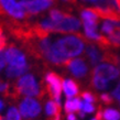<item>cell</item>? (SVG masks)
Here are the masks:
<instances>
[{
	"mask_svg": "<svg viewBox=\"0 0 120 120\" xmlns=\"http://www.w3.org/2000/svg\"><path fill=\"white\" fill-rule=\"evenodd\" d=\"M22 95L23 96H30V97L35 96L39 99H43L47 95L45 87H44L43 80H41V85H39L34 75H32V74L23 75L10 88V93H9L8 98L18 100Z\"/></svg>",
	"mask_w": 120,
	"mask_h": 120,
	"instance_id": "6da1fadb",
	"label": "cell"
},
{
	"mask_svg": "<svg viewBox=\"0 0 120 120\" xmlns=\"http://www.w3.org/2000/svg\"><path fill=\"white\" fill-rule=\"evenodd\" d=\"M87 41V38L82 33H75V35L61 38L55 42L58 50L67 57H73L80 55L84 51V46Z\"/></svg>",
	"mask_w": 120,
	"mask_h": 120,
	"instance_id": "7a4b0ae2",
	"label": "cell"
},
{
	"mask_svg": "<svg viewBox=\"0 0 120 120\" xmlns=\"http://www.w3.org/2000/svg\"><path fill=\"white\" fill-rule=\"evenodd\" d=\"M43 80L46 94L55 102L61 104V93L63 89V78L55 72H49Z\"/></svg>",
	"mask_w": 120,
	"mask_h": 120,
	"instance_id": "3957f363",
	"label": "cell"
},
{
	"mask_svg": "<svg viewBox=\"0 0 120 120\" xmlns=\"http://www.w3.org/2000/svg\"><path fill=\"white\" fill-rule=\"evenodd\" d=\"M8 15L15 20L30 18L29 13L13 0H0V17L8 18Z\"/></svg>",
	"mask_w": 120,
	"mask_h": 120,
	"instance_id": "277c9868",
	"label": "cell"
},
{
	"mask_svg": "<svg viewBox=\"0 0 120 120\" xmlns=\"http://www.w3.org/2000/svg\"><path fill=\"white\" fill-rule=\"evenodd\" d=\"M4 53H6V60L10 66L18 67V68H29L30 67L28 65L24 53L21 52L19 49H17L15 44H9Z\"/></svg>",
	"mask_w": 120,
	"mask_h": 120,
	"instance_id": "5b68a950",
	"label": "cell"
},
{
	"mask_svg": "<svg viewBox=\"0 0 120 120\" xmlns=\"http://www.w3.org/2000/svg\"><path fill=\"white\" fill-rule=\"evenodd\" d=\"M80 29V21L69 13L64 17L63 20L55 22L52 32L56 33H78Z\"/></svg>",
	"mask_w": 120,
	"mask_h": 120,
	"instance_id": "8992f818",
	"label": "cell"
},
{
	"mask_svg": "<svg viewBox=\"0 0 120 120\" xmlns=\"http://www.w3.org/2000/svg\"><path fill=\"white\" fill-rule=\"evenodd\" d=\"M55 4V0H20L19 4L29 13L30 17L39 15Z\"/></svg>",
	"mask_w": 120,
	"mask_h": 120,
	"instance_id": "52a82bcc",
	"label": "cell"
},
{
	"mask_svg": "<svg viewBox=\"0 0 120 120\" xmlns=\"http://www.w3.org/2000/svg\"><path fill=\"white\" fill-rule=\"evenodd\" d=\"M20 113L23 118H35L41 113V104L37 99L24 98L19 105Z\"/></svg>",
	"mask_w": 120,
	"mask_h": 120,
	"instance_id": "ba28073f",
	"label": "cell"
},
{
	"mask_svg": "<svg viewBox=\"0 0 120 120\" xmlns=\"http://www.w3.org/2000/svg\"><path fill=\"white\" fill-rule=\"evenodd\" d=\"M91 75L100 76L110 82V80L117 79L120 76V68L111 64H100V65L95 66L91 72Z\"/></svg>",
	"mask_w": 120,
	"mask_h": 120,
	"instance_id": "9c48e42d",
	"label": "cell"
},
{
	"mask_svg": "<svg viewBox=\"0 0 120 120\" xmlns=\"http://www.w3.org/2000/svg\"><path fill=\"white\" fill-rule=\"evenodd\" d=\"M66 67L68 68L71 74H72L74 77L78 78V79L85 78L86 75L88 74V66L83 57L72 60Z\"/></svg>",
	"mask_w": 120,
	"mask_h": 120,
	"instance_id": "30bf717a",
	"label": "cell"
},
{
	"mask_svg": "<svg viewBox=\"0 0 120 120\" xmlns=\"http://www.w3.org/2000/svg\"><path fill=\"white\" fill-rule=\"evenodd\" d=\"M86 44H87V46H86V57L88 58L90 65L95 67L104 58V52L105 51L100 52L98 49V45L95 44L94 41H90L88 39L86 41Z\"/></svg>",
	"mask_w": 120,
	"mask_h": 120,
	"instance_id": "8fae6325",
	"label": "cell"
},
{
	"mask_svg": "<svg viewBox=\"0 0 120 120\" xmlns=\"http://www.w3.org/2000/svg\"><path fill=\"white\" fill-rule=\"evenodd\" d=\"M63 89L67 98H73L79 93V85L72 78L63 80Z\"/></svg>",
	"mask_w": 120,
	"mask_h": 120,
	"instance_id": "7c38bea8",
	"label": "cell"
},
{
	"mask_svg": "<svg viewBox=\"0 0 120 120\" xmlns=\"http://www.w3.org/2000/svg\"><path fill=\"white\" fill-rule=\"evenodd\" d=\"M80 100L79 97H73V98H67L65 101V111L66 113H74L78 112L80 109Z\"/></svg>",
	"mask_w": 120,
	"mask_h": 120,
	"instance_id": "4fadbf2b",
	"label": "cell"
},
{
	"mask_svg": "<svg viewBox=\"0 0 120 120\" xmlns=\"http://www.w3.org/2000/svg\"><path fill=\"white\" fill-rule=\"evenodd\" d=\"M90 86L97 90H104L109 87V82L100 76L90 75Z\"/></svg>",
	"mask_w": 120,
	"mask_h": 120,
	"instance_id": "5bb4252c",
	"label": "cell"
},
{
	"mask_svg": "<svg viewBox=\"0 0 120 120\" xmlns=\"http://www.w3.org/2000/svg\"><path fill=\"white\" fill-rule=\"evenodd\" d=\"M28 71H30L29 68H18V67H13V66H8L7 69H6V75L9 78H15V77H19L23 75L24 73H26Z\"/></svg>",
	"mask_w": 120,
	"mask_h": 120,
	"instance_id": "9a60e30c",
	"label": "cell"
},
{
	"mask_svg": "<svg viewBox=\"0 0 120 120\" xmlns=\"http://www.w3.org/2000/svg\"><path fill=\"white\" fill-rule=\"evenodd\" d=\"M102 119L104 120H120V112L116 109L107 108L102 110Z\"/></svg>",
	"mask_w": 120,
	"mask_h": 120,
	"instance_id": "2e32d148",
	"label": "cell"
},
{
	"mask_svg": "<svg viewBox=\"0 0 120 120\" xmlns=\"http://www.w3.org/2000/svg\"><path fill=\"white\" fill-rule=\"evenodd\" d=\"M66 15H67V12H64V11H62V10L51 9V10H50V13H49V18L55 22H58V21H61V20H63Z\"/></svg>",
	"mask_w": 120,
	"mask_h": 120,
	"instance_id": "e0dca14e",
	"label": "cell"
},
{
	"mask_svg": "<svg viewBox=\"0 0 120 120\" xmlns=\"http://www.w3.org/2000/svg\"><path fill=\"white\" fill-rule=\"evenodd\" d=\"M117 23H118V22L111 21V20H107V21H105L104 23H102L101 32L106 33V34H108V35H110V34L113 32V30H115V28H116Z\"/></svg>",
	"mask_w": 120,
	"mask_h": 120,
	"instance_id": "ac0fdd59",
	"label": "cell"
},
{
	"mask_svg": "<svg viewBox=\"0 0 120 120\" xmlns=\"http://www.w3.org/2000/svg\"><path fill=\"white\" fill-rule=\"evenodd\" d=\"M80 97H82L85 101L90 102V104H95V102L98 101V97H97V95H95L94 93L88 91V90L83 91V93L80 94Z\"/></svg>",
	"mask_w": 120,
	"mask_h": 120,
	"instance_id": "d6986e66",
	"label": "cell"
},
{
	"mask_svg": "<svg viewBox=\"0 0 120 120\" xmlns=\"http://www.w3.org/2000/svg\"><path fill=\"white\" fill-rule=\"evenodd\" d=\"M80 111H84L85 113H91L94 112L96 108H95L94 104H90V102H87L85 100H80Z\"/></svg>",
	"mask_w": 120,
	"mask_h": 120,
	"instance_id": "ffe728a7",
	"label": "cell"
},
{
	"mask_svg": "<svg viewBox=\"0 0 120 120\" xmlns=\"http://www.w3.org/2000/svg\"><path fill=\"white\" fill-rule=\"evenodd\" d=\"M7 120H21V118H20V112L18 111V109L15 108V106L10 107L9 110H8Z\"/></svg>",
	"mask_w": 120,
	"mask_h": 120,
	"instance_id": "44dd1931",
	"label": "cell"
},
{
	"mask_svg": "<svg viewBox=\"0 0 120 120\" xmlns=\"http://www.w3.org/2000/svg\"><path fill=\"white\" fill-rule=\"evenodd\" d=\"M11 86L8 83H4V80L0 79V94L4 96L6 99H8L9 97V93H10Z\"/></svg>",
	"mask_w": 120,
	"mask_h": 120,
	"instance_id": "7402d4cb",
	"label": "cell"
},
{
	"mask_svg": "<svg viewBox=\"0 0 120 120\" xmlns=\"http://www.w3.org/2000/svg\"><path fill=\"white\" fill-rule=\"evenodd\" d=\"M99 99L105 105H112L113 101H115V98L112 97V95H110V94H101Z\"/></svg>",
	"mask_w": 120,
	"mask_h": 120,
	"instance_id": "603a6c76",
	"label": "cell"
},
{
	"mask_svg": "<svg viewBox=\"0 0 120 120\" xmlns=\"http://www.w3.org/2000/svg\"><path fill=\"white\" fill-rule=\"evenodd\" d=\"M4 46H7V38H6V35L4 34L2 26H0V51H1Z\"/></svg>",
	"mask_w": 120,
	"mask_h": 120,
	"instance_id": "cb8c5ba5",
	"label": "cell"
},
{
	"mask_svg": "<svg viewBox=\"0 0 120 120\" xmlns=\"http://www.w3.org/2000/svg\"><path fill=\"white\" fill-rule=\"evenodd\" d=\"M6 63H7V60H6V53L4 51H0V71H2V68L4 67L6 65Z\"/></svg>",
	"mask_w": 120,
	"mask_h": 120,
	"instance_id": "d4e9b609",
	"label": "cell"
},
{
	"mask_svg": "<svg viewBox=\"0 0 120 120\" xmlns=\"http://www.w3.org/2000/svg\"><path fill=\"white\" fill-rule=\"evenodd\" d=\"M112 97L115 99H117L118 101H120V82L118 83V85H117L116 89L112 91Z\"/></svg>",
	"mask_w": 120,
	"mask_h": 120,
	"instance_id": "484cf974",
	"label": "cell"
},
{
	"mask_svg": "<svg viewBox=\"0 0 120 120\" xmlns=\"http://www.w3.org/2000/svg\"><path fill=\"white\" fill-rule=\"evenodd\" d=\"M84 4H94V6H96V4H100L101 1H104V0H82Z\"/></svg>",
	"mask_w": 120,
	"mask_h": 120,
	"instance_id": "4316f807",
	"label": "cell"
},
{
	"mask_svg": "<svg viewBox=\"0 0 120 120\" xmlns=\"http://www.w3.org/2000/svg\"><path fill=\"white\" fill-rule=\"evenodd\" d=\"M67 120H77V118L74 113H67Z\"/></svg>",
	"mask_w": 120,
	"mask_h": 120,
	"instance_id": "83f0119b",
	"label": "cell"
},
{
	"mask_svg": "<svg viewBox=\"0 0 120 120\" xmlns=\"http://www.w3.org/2000/svg\"><path fill=\"white\" fill-rule=\"evenodd\" d=\"M64 1H66V2H68V4H75V6H79V4H77V1H76V0H64Z\"/></svg>",
	"mask_w": 120,
	"mask_h": 120,
	"instance_id": "f1b7e54d",
	"label": "cell"
},
{
	"mask_svg": "<svg viewBox=\"0 0 120 120\" xmlns=\"http://www.w3.org/2000/svg\"><path fill=\"white\" fill-rule=\"evenodd\" d=\"M4 101L0 99V111H2V110H4Z\"/></svg>",
	"mask_w": 120,
	"mask_h": 120,
	"instance_id": "f546056e",
	"label": "cell"
},
{
	"mask_svg": "<svg viewBox=\"0 0 120 120\" xmlns=\"http://www.w3.org/2000/svg\"><path fill=\"white\" fill-rule=\"evenodd\" d=\"M116 2H117V4H118V7L120 8V0H116Z\"/></svg>",
	"mask_w": 120,
	"mask_h": 120,
	"instance_id": "4dcf8cb0",
	"label": "cell"
},
{
	"mask_svg": "<svg viewBox=\"0 0 120 120\" xmlns=\"http://www.w3.org/2000/svg\"><path fill=\"white\" fill-rule=\"evenodd\" d=\"M91 120H99V119H98V118H97V117H95L94 119H91Z\"/></svg>",
	"mask_w": 120,
	"mask_h": 120,
	"instance_id": "1f68e13d",
	"label": "cell"
},
{
	"mask_svg": "<svg viewBox=\"0 0 120 120\" xmlns=\"http://www.w3.org/2000/svg\"><path fill=\"white\" fill-rule=\"evenodd\" d=\"M0 120H2V117H1V116H0Z\"/></svg>",
	"mask_w": 120,
	"mask_h": 120,
	"instance_id": "d6a6232c",
	"label": "cell"
},
{
	"mask_svg": "<svg viewBox=\"0 0 120 120\" xmlns=\"http://www.w3.org/2000/svg\"><path fill=\"white\" fill-rule=\"evenodd\" d=\"M119 106H120V101H119Z\"/></svg>",
	"mask_w": 120,
	"mask_h": 120,
	"instance_id": "836d02e7",
	"label": "cell"
}]
</instances>
